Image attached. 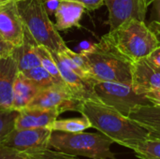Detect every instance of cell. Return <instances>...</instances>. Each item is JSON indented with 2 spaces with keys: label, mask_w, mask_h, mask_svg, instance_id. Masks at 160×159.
Here are the masks:
<instances>
[{
  "label": "cell",
  "mask_w": 160,
  "mask_h": 159,
  "mask_svg": "<svg viewBox=\"0 0 160 159\" xmlns=\"http://www.w3.org/2000/svg\"><path fill=\"white\" fill-rule=\"evenodd\" d=\"M57 109L24 108L20 111L16 121L15 129H32L50 127V126L60 115Z\"/></svg>",
  "instance_id": "11"
},
{
  "label": "cell",
  "mask_w": 160,
  "mask_h": 159,
  "mask_svg": "<svg viewBox=\"0 0 160 159\" xmlns=\"http://www.w3.org/2000/svg\"><path fill=\"white\" fill-rule=\"evenodd\" d=\"M16 4L25 27L38 45L60 53L68 49L50 19L44 0H21Z\"/></svg>",
  "instance_id": "3"
},
{
  "label": "cell",
  "mask_w": 160,
  "mask_h": 159,
  "mask_svg": "<svg viewBox=\"0 0 160 159\" xmlns=\"http://www.w3.org/2000/svg\"><path fill=\"white\" fill-rule=\"evenodd\" d=\"M18 73V64L13 55L0 58V108H12L13 86Z\"/></svg>",
  "instance_id": "12"
},
{
  "label": "cell",
  "mask_w": 160,
  "mask_h": 159,
  "mask_svg": "<svg viewBox=\"0 0 160 159\" xmlns=\"http://www.w3.org/2000/svg\"><path fill=\"white\" fill-rule=\"evenodd\" d=\"M38 45V44L24 25L22 43L19 47H15L12 54L17 61L20 72L41 66L40 59L37 52Z\"/></svg>",
  "instance_id": "15"
},
{
  "label": "cell",
  "mask_w": 160,
  "mask_h": 159,
  "mask_svg": "<svg viewBox=\"0 0 160 159\" xmlns=\"http://www.w3.org/2000/svg\"><path fill=\"white\" fill-rule=\"evenodd\" d=\"M22 73L29 80H31L41 90L57 85L53 78L50 75V73L41 66L22 71Z\"/></svg>",
  "instance_id": "23"
},
{
  "label": "cell",
  "mask_w": 160,
  "mask_h": 159,
  "mask_svg": "<svg viewBox=\"0 0 160 159\" xmlns=\"http://www.w3.org/2000/svg\"><path fill=\"white\" fill-rule=\"evenodd\" d=\"M131 150L141 159H160V140L148 138L134 144Z\"/></svg>",
  "instance_id": "20"
},
{
  "label": "cell",
  "mask_w": 160,
  "mask_h": 159,
  "mask_svg": "<svg viewBox=\"0 0 160 159\" xmlns=\"http://www.w3.org/2000/svg\"><path fill=\"white\" fill-rule=\"evenodd\" d=\"M128 117L144 127L149 133V138L160 140V106H138L131 110Z\"/></svg>",
  "instance_id": "14"
},
{
  "label": "cell",
  "mask_w": 160,
  "mask_h": 159,
  "mask_svg": "<svg viewBox=\"0 0 160 159\" xmlns=\"http://www.w3.org/2000/svg\"><path fill=\"white\" fill-rule=\"evenodd\" d=\"M113 142L102 133H67L52 131L49 146L73 157L91 159H116L111 151Z\"/></svg>",
  "instance_id": "4"
},
{
  "label": "cell",
  "mask_w": 160,
  "mask_h": 159,
  "mask_svg": "<svg viewBox=\"0 0 160 159\" xmlns=\"http://www.w3.org/2000/svg\"><path fill=\"white\" fill-rule=\"evenodd\" d=\"M156 0H138V6L140 9V14L142 17V20L145 22V16L148 7L155 2Z\"/></svg>",
  "instance_id": "29"
},
{
  "label": "cell",
  "mask_w": 160,
  "mask_h": 159,
  "mask_svg": "<svg viewBox=\"0 0 160 159\" xmlns=\"http://www.w3.org/2000/svg\"><path fill=\"white\" fill-rule=\"evenodd\" d=\"M85 7L72 0H60L54 12L55 26L58 31L80 26V21L85 11Z\"/></svg>",
  "instance_id": "16"
},
{
  "label": "cell",
  "mask_w": 160,
  "mask_h": 159,
  "mask_svg": "<svg viewBox=\"0 0 160 159\" xmlns=\"http://www.w3.org/2000/svg\"><path fill=\"white\" fill-rule=\"evenodd\" d=\"M3 1H14V2H18V1H21V0H0V2H3Z\"/></svg>",
  "instance_id": "35"
},
{
  "label": "cell",
  "mask_w": 160,
  "mask_h": 159,
  "mask_svg": "<svg viewBox=\"0 0 160 159\" xmlns=\"http://www.w3.org/2000/svg\"><path fill=\"white\" fill-rule=\"evenodd\" d=\"M90 127H92V126L88 118L82 115V117L79 118H69V119H61V120L56 119L50 126L49 128L52 131L77 133V132L85 131Z\"/></svg>",
  "instance_id": "18"
},
{
  "label": "cell",
  "mask_w": 160,
  "mask_h": 159,
  "mask_svg": "<svg viewBox=\"0 0 160 159\" xmlns=\"http://www.w3.org/2000/svg\"><path fill=\"white\" fill-rule=\"evenodd\" d=\"M0 159H25L20 152L0 144Z\"/></svg>",
  "instance_id": "25"
},
{
  "label": "cell",
  "mask_w": 160,
  "mask_h": 159,
  "mask_svg": "<svg viewBox=\"0 0 160 159\" xmlns=\"http://www.w3.org/2000/svg\"><path fill=\"white\" fill-rule=\"evenodd\" d=\"M98 44L99 49L113 52L133 63L147 57L159 46L155 33L144 21L129 18L104 35Z\"/></svg>",
  "instance_id": "1"
},
{
  "label": "cell",
  "mask_w": 160,
  "mask_h": 159,
  "mask_svg": "<svg viewBox=\"0 0 160 159\" xmlns=\"http://www.w3.org/2000/svg\"><path fill=\"white\" fill-rule=\"evenodd\" d=\"M85 56L89 74L95 81L115 82L131 85V63L121 56L99 49L97 44L96 51L82 54Z\"/></svg>",
  "instance_id": "5"
},
{
  "label": "cell",
  "mask_w": 160,
  "mask_h": 159,
  "mask_svg": "<svg viewBox=\"0 0 160 159\" xmlns=\"http://www.w3.org/2000/svg\"><path fill=\"white\" fill-rule=\"evenodd\" d=\"M81 3L88 10H96L104 5V0H72Z\"/></svg>",
  "instance_id": "27"
},
{
  "label": "cell",
  "mask_w": 160,
  "mask_h": 159,
  "mask_svg": "<svg viewBox=\"0 0 160 159\" xmlns=\"http://www.w3.org/2000/svg\"><path fill=\"white\" fill-rule=\"evenodd\" d=\"M153 4L155 8V20L153 21H156L160 23V0H156Z\"/></svg>",
  "instance_id": "34"
},
{
  "label": "cell",
  "mask_w": 160,
  "mask_h": 159,
  "mask_svg": "<svg viewBox=\"0 0 160 159\" xmlns=\"http://www.w3.org/2000/svg\"><path fill=\"white\" fill-rule=\"evenodd\" d=\"M21 154L25 159H80L78 157L65 154L50 146L36 148Z\"/></svg>",
  "instance_id": "22"
},
{
  "label": "cell",
  "mask_w": 160,
  "mask_h": 159,
  "mask_svg": "<svg viewBox=\"0 0 160 159\" xmlns=\"http://www.w3.org/2000/svg\"><path fill=\"white\" fill-rule=\"evenodd\" d=\"M60 0H44L45 7L47 9V12L50 14H54L58 5H59Z\"/></svg>",
  "instance_id": "31"
},
{
  "label": "cell",
  "mask_w": 160,
  "mask_h": 159,
  "mask_svg": "<svg viewBox=\"0 0 160 159\" xmlns=\"http://www.w3.org/2000/svg\"><path fill=\"white\" fill-rule=\"evenodd\" d=\"M15 47L0 34V58H6L13 54Z\"/></svg>",
  "instance_id": "26"
},
{
  "label": "cell",
  "mask_w": 160,
  "mask_h": 159,
  "mask_svg": "<svg viewBox=\"0 0 160 159\" xmlns=\"http://www.w3.org/2000/svg\"><path fill=\"white\" fill-rule=\"evenodd\" d=\"M93 90L98 101L114 108L127 117L134 108L152 104L145 95H140L131 85L121 82L94 81Z\"/></svg>",
  "instance_id": "6"
},
{
  "label": "cell",
  "mask_w": 160,
  "mask_h": 159,
  "mask_svg": "<svg viewBox=\"0 0 160 159\" xmlns=\"http://www.w3.org/2000/svg\"><path fill=\"white\" fill-rule=\"evenodd\" d=\"M51 133L52 130L48 127L15 129L0 144L6 145L20 153H24L36 148L49 146Z\"/></svg>",
  "instance_id": "7"
},
{
  "label": "cell",
  "mask_w": 160,
  "mask_h": 159,
  "mask_svg": "<svg viewBox=\"0 0 160 159\" xmlns=\"http://www.w3.org/2000/svg\"><path fill=\"white\" fill-rule=\"evenodd\" d=\"M24 23L14 1L0 2V34L14 47L23 40Z\"/></svg>",
  "instance_id": "8"
},
{
  "label": "cell",
  "mask_w": 160,
  "mask_h": 159,
  "mask_svg": "<svg viewBox=\"0 0 160 159\" xmlns=\"http://www.w3.org/2000/svg\"><path fill=\"white\" fill-rule=\"evenodd\" d=\"M96 49H97V43H93L90 41H83L79 44L78 52L81 54H86L96 51Z\"/></svg>",
  "instance_id": "28"
},
{
  "label": "cell",
  "mask_w": 160,
  "mask_h": 159,
  "mask_svg": "<svg viewBox=\"0 0 160 159\" xmlns=\"http://www.w3.org/2000/svg\"><path fill=\"white\" fill-rule=\"evenodd\" d=\"M58 68L61 73V76L65 82L67 83L68 87L74 95V97L82 101L88 100V99H95L98 100L94 90H93V83L94 82H89L82 79L73 70H71L60 58L59 53L56 52H51Z\"/></svg>",
  "instance_id": "10"
},
{
  "label": "cell",
  "mask_w": 160,
  "mask_h": 159,
  "mask_svg": "<svg viewBox=\"0 0 160 159\" xmlns=\"http://www.w3.org/2000/svg\"><path fill=\"white\" fill-rule=\"evenodd\" d=\"M20 114V111L15 109L0 108V143L15 130L16 121Z\"/></svg>",
  "instance_id": "21"
},
{
  "label": "cell",
  "mask_w": 160,
  "mask_h": 159,
  "mask_svg": "<svg viewBox=\"0 0 160 159\" xmlns=\"http://www.w3.org/2000/svg\"><path fill=\"white\" fill-rule=\"evenodd\" d=\"M104 5L109 12L110 30L114 29L129 18L142 20L138 0H104Z\"/></svg>",
  "instance_id": "13"
},
{
  "label": "cell",
  "mask_w": 160,
  "mask_h": 159,
  "mask_svg": "<svg viewBox=\"0 0 160 159\" xmlns=\"http://www.w3.org/2000/svg\"><path fill=\"white\" fill-rule=\"evenodd\" d=\"M62 53H65V54H67L80 68H82L86 74H88L89 76H90V74H89V67H88V64H87V61H86V58H85V56L84 55H82V54H81V53H79V52H73V51H71L69 48L65 52H62ZM91 77V76H90ZM92 78V77H91ZM93 79V78H92ZM94 80V79H93Z\"/></svg>",
  "instance_id": "24"
},
{
  "label": "cell",
  "mask_w": 160,
  "mask_h": 159,
  "mask_svg": "<svg viewBox=\"0 0 160 159\" xmlns=\"http://www.w3.org/2000/svg\"><path fill=\"white\" fill-rule=\"evenodd\" d=\"M147 58L160 67V45L147 56Z\"/></svg>",
  "instance_id": "32"
},
{
  "label": "cell",
  "mask_w": 160,
  "mask_h": 159,
  "mask_svg": "<svg viewBox=\"0 0 160 159\" xmlns=\"http://www.w3.org/2000/svg\"><path fill=\"white\" fill-rule=\"evenodd\" d=\"M37 52L38 54V57L40 59V63H41V67H43L49 73L50 75L53 78V80L55 81L56 84L60 87H64V88H68L67 83L65 82V81L63 80L61 73L59 71V68L51 53V51H49L47 48L38 45L37 46ZM69 89V88H68Z\"/></svg>",
  "instance_id": "19"
},
{
  "label": "cell",
  "mask_w": 160,
  "mask_h": 159,
  "mask_svg": "<svg viewBox=\"0 0 160 159\" xmlns=\"http://www.w3.org/2000/svg\"><path fill=\"white\" fill-rule=\"evenodd\" d=\"M79 112L88 118L92 127L124 147L131 149L137 142L149 138L144 127L98 100H84Z\"/></svg>",
  "instance_id": "2"
},
{
  "label": "cell",
  "mask_w": 160,
  "mask_h": 159,
  "mask_svg": "<svg viewBox=\"0 0 160 159\" xmlns=\"http://www.w3.org/2000/svg\"><path fill=\"white\" fill-rule=\"evenodd\" d=\"M131 86L136 93L144 95L160 88V67L147 57L131 63Z\"/></svg>",
  "instance_id": "9"
},
{
  "label": "cell",
  "mask_w": 160,
  "mask_h": 159,
  "mask_svg": "<svg viewBox=\"0 0 160 159\" xmlns=\"http://www.w3.org/2000/svg\"><path fill=\"white\" fill-rule=\"evenodd\" d=\"M40 90L41 89L31 80L19 71L13 86L12 108L17 111H21L28 107Z\"/></svg>",
  "instance_id": "17"
},
{
  "label": "cell",
  "mask_w": 160,
  "mask_h": 159,
  "mask_svg": "<svg viewBox=\"0 0 160 159\" xmlns=\"http://www.w3.org/2000/svg\"><path fill=\"white\" fill-rule=\"evenodd\" d=\"M145 97L150 100V102L153 105H158L160 106V88L152 90L150 92H147L144 94Z\"/></svg>",
  "instance_id": "30"
},
{
  "label": "cell",
  "mask_w": 160,
  "mask_h": 159,
  "mask_svg": "<svg viewBox=\"0 0 160 159\" xmlns=\"http://www.w3.org/2000/svg\"><path fill=\"white\" fill-rule=\"evenodd\" d=\"M148 26L150 27V29H151V30L155 33V35L157 36V37H158V42H159L160 45V23H158V22H156V21H152Z\"/></svg>",
  "instance_id": "33"
}]
</instances>
